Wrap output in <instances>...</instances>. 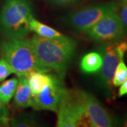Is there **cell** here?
Returning a JSON list of instances; mask_svg holds the SVG:
<instances>
[{"label": "cell", "instance_id": "cell-20", "mask_svg": "<svg viewBox=\"0 0 127 127\" xmlns=\"http://www.w3.org/2000/svg\"><path fill=\"white\" fill-rule=\"evenodd\" d=\"M48 2L56 6H68L77 3L79 0H47Z\"/></svg>", "mask_w": 127, "mask_h": 127}, {"label": "cell", "instance_id": "cell-5", "mask_svg": "<svg viewBox=\"0 0 127 127\" xmlns=\"http://www.w3.org/2000/svg\"><path fill=\"white\" fill-rule=\"evenodd\" d=\"M117 1H110L89 6L73 11L65 18V23L69 27L80 32H84L107 14L115 11Z\"/></svg>", "mask_w": 127, "mask_h": 127}, {"label": "cell", "instance_id": "cell-13", "mask_svg": "<svg viewBox=\"0 0 127 127\" xmlns=\"http://www.w3.org/2000/svg\"><path fill=\"white\" fill-rule=\"evenodd\" d=\"M30 28L31 31L35 32L37 35L42 37L56 38L63 35L61 32L56 31L55 28L41 23L40 21H37L34 17L32 18L30 22Z\"/></svg>", "mask_w": 127, "mask_h": 127}, {"label": "cell", "instance_id": "cell-10", "mask_svg": "<svg viewBox=\"0 0 127 127\" xmlns=\"http://www.w3.org/2000/svg\"><path fill=\"white\" fill-rule=\"evenodd\" d=\"M55 74H49L37 71H32L29 73L26 76V78L31 91L32 95L40 93L46 86L52 83Z\"/></svg>", "mask_w": 127, "mask_h": 127}, {"label": "cell", "instance_id": "cell-7", "mask_svg": "<svg viewBox=\"0 0 127 127\" xmlns=\"http://www.w3.org/2000/svg\"><path fill=\"white\" fill-rule=\"evenodd\" d=\"M58 127H88V124L71 90L64 92L57 109Z\"/></svg>", "mask_w": 127, "mask_h": 127}, {"label": "cell", "instance_id": "cell-17", "mask_svg": "<svg viewBox=\"0 0 127 127\" xmlns=\"http://www.w3.org/2000/svg\"><path fill=\"white\" fill-rule=\"evenodd\" d=\"M114 12L118 16L124 30L127 34V0L117 1V7Z\"/></svg>", "mask_w": 127, "mask_h": 127}, {"label": "cell", "instance_id": "cell-11", "mask_svg": "<svg viewBox=\"0 0 127 127\" xmlns=\"http://www.w3.org/2000/svg\"><path fill=\"white\" fill-rule=\"evenodd\" d=\"M16 90L14 94V104L18 108H27L31 107V91L29 86L26 76L18 77Z\"/></svg>", "mask_w": 127, "mask_h": 127}, {"label": "cell", "instance_id": "cell-19", "mask_svg": "<svg viewBox=\"0 0 127 127\" xmlns=\"http://www.w3.org/2000/svg\"><path fill=\"white\" fill-rule=\"evenodd\" d=\"M10 120L9 109H7L6 105L0 100V127L9 126Z\"/></svg>", "mask_w": 127, "mask_h": 127}, {"label": "cell", "instance_id": "cell-6", "mask_svg": "<svg viewBox=\"0 0 127 127\" xmlns=\"http://www.w3.org/2000/svg\"><path fill=\"white\" fill-rule=\"evenodd\" d=\"M88 39L97 42H115L123 40L126 32L118 16L113 11L83 32Z\"/></svg>", "mask_w": 127, "mask_h": 127}, {"label": "cell", "instance_id": "cell-8", "mask_svg": "<svg viewBox=\"0 0 127 127\" xmlns=\"http://www.w3.org/2000/svg\"><path fill=\"white\" fill-rule=\"evenodd\" d=\"M115 42H103L97 47V51L102 57V64L97 73V85L108 97L112 95V81L114 71L119 62L122 60L117 51Z\"/></svg>", "mask_w": 127, "mask_h": 127}, {"label": "cell", "instance_id": "cell-9", "mask_svg": "<svg viewBox=\"0 0 127 127\" xmlns=\"http://www.w3.org/2000/svg\"><path fill=\"white\" fill-rule=\"evenodd\" d=\"M64 78L55 75L53 81L40 93L32 95L31 107L35 110H49L57 112L59 102L66 88Z\"/></svg>", "mask_w": 127, "mask_h": 127}, {"label": "cell", "instance_id": "cell-2", "mask_svg": "<svg viewBox=\"0 0 127 127\" xmlns=\"http://www.w3.org/2000/svg\"><path fill=\"white\" fill-rule=\"evenodd\" d=\"M0 57L10 65L18 77L32 71L47 73V68L41 65L37 58L31 40L26 37L6 38L0 42Z\"/></svg>", "mask_w": 127, "mask_h": 127}, {"label": "cell", "instance_id": "cell-1", "mask_svg": "<svg viewBox=\"0 0 127 127\" xmlns=\"http://www.w3.org/2000/svg\"><path fill=\"white\" fill-rule=\"evenodd\" d=\"M31 40L41 65L64 78L76 52V42L64 35L56 38H46L36 35Z\"/></svg>", "mask_w": 127, "mask_h": 127}, {"label": "cell", "instance_id": "cell-22", "mask_svg": "<svg viewBox=\"0 0 127 127\" xmlns=\"http://www.w3.org/2000/svg\"><path fill=\"white\" fill-rule=\"evenodd\" d=\"M123 126L125 127H127V115L125 116L124 119V121H123Z\"/></svg>", "mask_w": 127, "mask_h": 127}, {"label": "cell", "instance_id": "cell-21", "mask_svg": "<svg viewBox=\"0 0 127 127\" xmlns=\"http://www.w3.org/2000/svg\"><path fill=\"white\" fill-rule=\"evenodd\" d=\"M119 97H123L127 95V79L120 86L118 92Z\"/></svg>", "mask_w": 127, "mask_h": 127}, {"label": "cell", "instance_id": "cell-14", "mask_svg": "<svg viewBox=\"0 0 127 127\" xmlns=\"http://www.w3.org/2000/svg\"><path fill=\"white\" fill-rule=\"evenodd\" d=\"M18 82L17 78H11L0 84V100L6 105L14 97Z\"/></svg>", "mask_w": 127, "mask_h": 127}, {"label": "cell", "instance_id": "cell-15", "mask_svg": "<svg viewBox=\"0 0 127 127\" xmlns=\"http://www.w3.org/2000/svg\"><path fill=\"white\" fill-rule=\"evenodd\" d=\"M11 127H35L37 124L35 116L29 113H23L10 120Z\"/></svg>", "mask_w": 127, "mask_h": 127}, {"label": "cell", "instance_id": "cell-4", "mask_svg": "<svg viewBox=\"0 0 127 127\" xmlns=\"http://www.w3.org/2000/svg\"><path fill=\"white\" fill-rule=\"evenodd\" d=\"M83 113L86 119L88 127H111L116 125V121L93 94L83 90H72Z\"/></svg>", "mask_w": 127, "mask_h": 127}, {"label": "cell", "instance_id": "cell-3", "mask_svg": "<svg viewBox=\"0 0 127 127\" xmlns=\"http://www.w3.org/2000/svg\"><path fill=\"white\" fill-rule=\"evenodd\" d=\"M32 18L30 0H5L0 11V31L6 38L25 37Z\"/></svg>", "mask_w": 127, "mask_h": 127}, {"label": "cell", "instance_id": "cell-18", "mask_svg": "<svg viewBox=\"0 0 127 127\" xmlns=\"http://www.w3.org/2000/svg\"><path fill=\"white\" fill-rule=\"evenodd\" d=\"M11 73H14L11 67L4 59L0 58V82L4 81Z\"/></svg>", "mask_w": 127, "mask_h": 127}, {"label": "cell", "instance_id": "cell-12", "mask_svg": "<svg viewBox=\"0 0 127 127\" xmlns=\"http://www.w3.org/2000/svg\"><path fill=\"white\" fill-rule=\"evenodd\" d=\"M102 64V57L99 52H91L82 57L80 62L81 71L86 74L97 73Z\"/></svg>", "mask_w": 127, "mask_h": 127}, {"label": "cell", "instance_id": "cell-16", "mask_svg": "<svg viewBox=\"0 0 127 127\" xmlns=\"http://www.w3.org/2000/svg\"><path fill=\"white\" fill-rule=\"evenodd\" d=\"M127 79V66L124 60H121L117 64L112 78V86L114 87L120 86Z\"/></svg>", "mask_w": 127, "mask_h": 127}]
</instances>
